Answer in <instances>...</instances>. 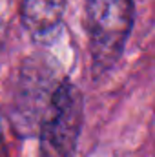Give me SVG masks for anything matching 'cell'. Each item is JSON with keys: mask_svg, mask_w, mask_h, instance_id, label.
Wrapping results in <instances>:
<instances>
[{"mask_svg": "<svg viewBox=\"0 0 155 157\" xmlns=\"http://www.w3.org/2000/svg\"><path fill=\"white\" fill-rule=\"evenodd\" d=\"M131 26V0H86V29L97 71L110 70L119 60Z\"/></svg>", "mask_w": 155, "mask_h": 157, "instance_id": "cell-1", "label": "cell"}, {"mask_svg": "<svg viewBox=\"0 0 155 157\" xmlns=\"http://www.w3.org/2000/svg\"><path fill=\"white\" fill-rule=\"evenodd\" d=\"M0 157H11L9 154V146L4 139V133H2V128H0Z\"/></svg>", "mask_w": 155, "mask_h": 157, "instance_id": "cell-4", "label": "cell"}, {"mask_svg": "<svg viewBox=\"0 0 155 157\" xmlns=\"http://www.w3.org/2000/svg\"><path fill=\"white\" fill-rule=\"evenodd\" d=\"M66 9V0H24L22 2V22L33 35H46L53 31Z\"/></svg>", "mask_w": 155, "mask_h": 157, "instance_id": "cell-3", "label": "cell"}, {"mask_svg": "<svg viewBox=\"0 0 155 157\" xmlns=\"http://www.w3.org/2000/svg\"><path fill=\"white\" fill-rule=\"evenodd\" d=\"M82 113L84 102L78 88L68 80L60 82L40 121L39 157H75Z\"/></svg>", "mask_w": 155, "mask_h": 157, "instance_id": "cell-2", "label": "cell"}]
</instances>
